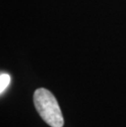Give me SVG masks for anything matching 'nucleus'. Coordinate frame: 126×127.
<instances>
[{"mask_svg":"<svg viewBox=\"0 0 126 127\" xmlns=\"http://www.w3.org/2000/svg\"><path fill=\"white\" fill-rule=\"evenodd\" d=\"M34 103L42 119L51 127H62L64 119L57 99L49 90L44 88L36 90Z\"/></svg>","mask_w":126,"mask_h":127,"instance_id":"nucleus-1","label":"nucleus"},{"mask_svg":"<svg viewBox=\"0 0 126 127\" xmlns=\"http://www.w3.org/2000/svg\"><path fill=\"white\" fill-rule=\"evenodd\" d=\"M11 82V77L7 73H1L0 75V93L1 94L5 91Z\"/></svg>","mask_w":126,"mask_h":127,"instance_id":"nucleus-2","label":"nucleus"}]
</instances>
